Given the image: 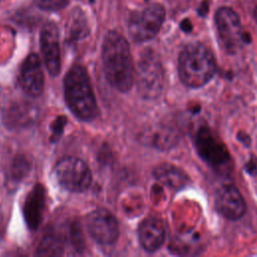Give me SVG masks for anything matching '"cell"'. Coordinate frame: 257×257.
Returning a JSON list of instances; mask_svg holds the SVG:
<instances>
[{
	"instance_id": "6da1fadb",
	"label": "cell",
	"mask_w": 257,
	"mask_h": 257,
	"mask_svg": "<svg viewBox=\"0 0 257 257\" xmlns=\"http://www.w3.org/2000/svg\"><path fill=\"white\" fill-rule=\"evenodd\" d=\"M101 59L104 75L118 91H128L134 82V64L127 40L117 31H108L102 41Z\"/></svg>"
},
{
	"instance_id": "7a4b0ae2",
	"label": "cell",
	"mask_w": 257,
	"mask_h": 257,
	"mask_svg": "<svg viewBox=\"0 0 257 257\" xmlns=\"http://www.w3.org/2000/svg\"><path fill=\"white\" fill-rule=\"evenodd\" d=\"M63 88L66 104L77 118L89 121L97 115L96 99L84 67L71 66L64 77Z\"/></svg>"
},
{
	"instance_id": "3957f363",
	"label": "cell",
	"mask_w": 257,
	"mask_h": 257,
	"mask_svg": "<svg viewBox=\"0 0 257 257\" xmlns=\"http://www.w3.org/2000/svg\"><path fill=\"white\" fill-rule=\"evenodd\" d=\"M181 81L188 87L199 88L208 83L216 72V61L212 52L203 44L186 45L178 59Z\"/></svg>"
},
{
	"instance_id": "277c9868",
	"label": "cell",
	"mask_w": 257,
	"mask_h": 257,
	"mask_svg": "<svg viewBox=\"0 0 257 257\" xmlns=\"http://www.w3.org/2000/svg\"><path fill=\"white\" fill-rule=\"evenodd\" d=\"M215 21L220 44L227 53H236L249 42V35L243 30L239 16L233 9L219 8L215 15Z\"/></svg>"
},
{
	"instance_id": "5b68a950",
	"label": "cell",
	"mask_w": 257,
	"mask_h": 257,
	"mask_svg": "<svg viewBox=\"0 0 257 257\" xmlns=\"http://www.w3.org/2000/svg\"><path fill=\"white\" fill-rule=\"evenodd\" d=\"M166 10L160 3H153L141 11H134L128 19V33L136 42L153 39L160 31Z\"/></svg>"
},
{
	"instance_id": "8992f818",
	"label": "cell",
	"mask_w": 257,
	"mask_h": 257,
	"mask_svg": "<svg viewBox=\"0 0 257 257\" xmlns=\"http://www.w3.org/2000/svg\"><path fill=\"white\" fill-rule=\"evenodd\" d=\"M164 80V69L159 57L152 50L145 51L140 58L137 71L140 94L147 99L158 97L163 90Z\"/></svg>"
},
{
	"instance_id": "52a82bcc",
	"label": "cell",
	"mask_w": 257,
	"mask_h": 257,
	"mask_svg": "<svg viewBox=\"0 0 257 257\" xmlns=\"http://www.w3.org/2000/svg\"><path fill=\"white\" fill-rule=\"evenodd\" d=\"M53 175L57 183L70 192L85 191L92 179L86 163L76 157L60 159L53 168Z\"/></svg>"
},
{
	"instance_id": "ba28073f",
	"label": "cell",
	"mask_w": 257,
	"mask_h": 257,
	"mask_svg": "<svg viewBox=\"0 0 257 257\" xmlns=\"http://www.w3.org/2000/svg\"><path fill=\"white\" fill-rule=\"evenodd\" d=\"M195 145L200 157L213 168L225 167L230 162L226 146L208 127H201L198 131Z\"/></svg>"
},
{
	"instance_id": "9c48e42d",
	"label": "cell",
	"mask_w": 257,
	"mask_h": 257,
	"mask_svg": "<svg viewBox=\"0 0 257 257\" xmlns=\"http://www.w3.org/2000/svg\"><path fill=\"white\" fill-rule=\"evenodd\" d=\"M86 228L92 239L103 246L113 244L118 238L115 217L105 209H96L86 217Z\"/></svg>"
},
{
	"instance_id": "30bf717a",
	"label": "cell",
	"mask_w": 257,
	"mask_h": 257,
	"mask_svg": "<svg viewBox=\"0 0 257 257\" xmlns=\"http://www.w3.org/2000/svg\"><path fill=\"white\" fill-rule=\"evenodd\" d=\"M40 49L48 72L55 76L61 68L59 33L53 22H47L40 31Z\"/></svg>"
},
{
	"instance_id": "8fae6325",
	"label": "cell",
	"mask_w": 257,
	"mask_h": 257,
	"mask_svg": "<svg viewBox=\"0 0 257 257\" xmlns=\"http://www.w3.org/2000/svg\"><path fill=\"white\" fill-rule=\"evenodd\" d=\"M22 89L31 96H38L44 87V74L41 61L37 54L30 53L22 62L19 73Z\"/></svg>"
},
{
	"instance_id": "7c38bea8",
	"label": "cell",
	"mask_w": 257,
	"mask_h": 257,
	"mask_svg": "<svg viewBox=\"0 0 257 257\" xmlns=\"http://www.w3.org/2000/svg\"><path fill=\"white\" fill-rule=\"evenodd\" d=\"M216 208L225 218L238 220L242 218L246 212V203L235 186L224 185L217 192Z\"/></svg>"
},
{
	"instance_id": "4fadbf2b",
	"label": "cell",
	"mask_w": 257,
	"mask_h": 257,
	"mask_svg": "<svg viewBox=\"0 0 257 257\" xmlns=\"http://www.w3.org/2000/svg\"><path fill=\"white\" fill-rule=\"evenodd\" d=\"M139 240L148 252L157 251L164 243L166 232L163 222L156 217H148L139 226Z\"/></svg>"
},
{
	"instance_id": "5bb4252c",
	"label": "cell",
	"mask_w": 257,
	"mask_h": 257,
	"mask_svg": "<svg viewBox=\"0 0 257 257\" xmlns=\"http://www.w3.org/2000/svg\"><path fill=\"white\" fill-rule=\"evenodd\" d=\"M45 205L44 188L37 184L29 192L23 207L24 218L30 229H36L42 219V214Z\"/></svg>"
},
{
	"instance_id": "9a60e30c",
	"label": "cell",
	"mask_w": 257,
	"mask_h": 257,
	"mask_svg": "<svg viewBox=\"0 0 257 257\" xmlns=\"http://www.w3.org/2000/svg\"><path fill=\"white\" fill-rule=\"evenodd\" d=\"M36 107L27 102H18L10 105L6 111L5 121L9 126H26L35 119Z\"/></svg>"
},
{
	"instance_id": "2e32d148",
	"label": "cell",
	"mask_w": 257,
	"mask_h": 257,
	"mask_svg": "<svg viewBox=\"0 0 257 257\" xmlns=\"http://www.w3.org/2000/svg\"><path fill=\"white\" fill-rule=\"evenodd\" d=\"M155 175L160 182L174 189L184 187L188 179L182 170L171 165H163L159 167L155 171Z\"/></svg>"
},
{
	"instance_id": "e0dca14e",
	"label": "cell",
	"mask_w": 257,
	"mask_h": 257,
	"mask_svg": "<svg viewBox=\"0 0 257 257\" xmlns=\"http://www.w3.org/2000/svg\"><path fill=\"white\" fill-rule=\"evenodd\" d=\"M37 249L38 255H60L63 250L62 240L57 234L48 233L43 237Z\"/></svg>"
},
{
	"instance_id": "ac0fdd59",
	"label": "cell",
	"mask_w": 257,
	"mask_h": 257,
	"mask_svg": "<svg viewBox=\"0 0 257 257\" xmlns=\"http://www.w3.org/2000/svg\"><path fill=\"white\" fill-rule=\"evenodd\" d=\"M70 0H35L36 6L45 11H58L66 7Z\"/></svg>"
},
{
	"instance_id": "d6986e66",
	"label": "cell",
	"mask_w": 257,
	"mask_h": 257,
	"mask_svg": "<svg viewBox=\"0 0 257 257\" xmlns=\"http://www.w3.org/2000/svg\"><path fill=\"white\" fill-rule=\"evenodd\" d=\"M28 169H29V166H28L27 160H24L20 157L18 160H14L11 175L13 176V179L21 180V178H23V176L26 174Z\"/></svg>"
},
{
	"instance_id": "ffe728a7",
	"label": "cell",
	"mask_w": 257,
	"mask_h": 257,
	"mask_svg": "<svg viewBox=\"0 0 257 257\" xmlns=\"http://www.w3.org/2000/svg\"><path fill=\"white\" fill-rule=\"evenodd\" d=\"M181 26H182V28H183V30H185V31H189L190 29H191V24L189 23V21L188 20H184L183 22H182V24H181Z\"/></svg>"
},
{
	"instance_id": "44dd1931",
	"label": "cell",
	"mask_w": 257,
	"mask_h": 257,
	"mask_svg": "<svg viewBox=\"0 0 257 257\" xmlns=\"http://www.w3.org/2000/svg\"><path fill=\"white\" fill-rule=\"evenodd\" d=\"M3 230H4V225H3V220H2V217L0 216V238L2 237V234H3Z\"/></svg>"
},
{
	"instance_id": "7402d4cb",
	"label": "cell",
	"mask_w": 257,
	"mask_h": 257,
	"mask_svg": "<svg viewBox=\"0 0 257 257\" xmlns=\"http://www.w3.org/2000/svg\"><path fill=\"white\" fill-rule=\"evenodd\" d=\"M254 17H255V20H256V22H257V7H256L255 10H254Z\"/></svg>"
}]
</instances>
